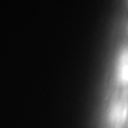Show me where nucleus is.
<instances>
[{"label":"nucleus","mask_w":128,"mask_h":128,"mask_svg":"<svg viewBox=\"0 0 128 128\" xmlns=\"http://www.w3.org/2000/svg\"><path fill=\"white\" fill-rule=\"evenodd\" d=\"M121 74L123 81H128V50H125L122 56Z\"/></svg>","instance_id":"1"}]
</instances>
